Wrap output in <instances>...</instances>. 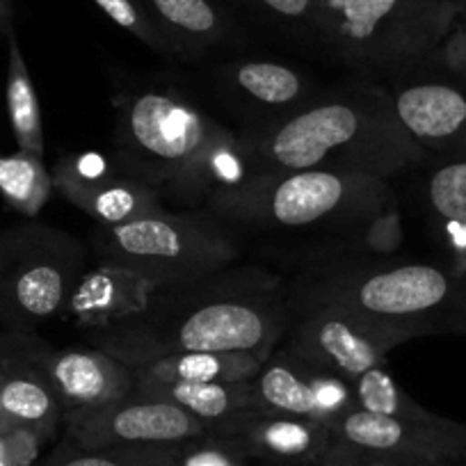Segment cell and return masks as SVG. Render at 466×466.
Masks as SVG:
<instances>
[{
	"instance_id": "cell-1",
	"label": "cell",
	"mask_w": 466,
	"mask_h": 466,
	"mask_svg": "<svg viewBox=\"0 0 466 466\" xmlns=\"http://www.w3.org/2000/svg\"><path fill=\"white\" fill-rule=\"evenodd\" d=\"M293 322L289 290L261 268H224L160 286L131 320L89 334V345L128 366L178 352H257L270 357Z\"/></svg>"
},
{
	"instance_id": "cell-2",
	"label": "cell",
	"mask_w": 466,
	"mask_h": 466,
	"mask_svg": "<svg viewBox=\"0 0 466 466\" xmlns=\"http://www.w3.org/2000/svg\"><path fill=\"white\" fill-rule=\"evenodd\" d=\"M257 174L327 169L396 178L430 154L398 116L391 92L360 85L313 98L302 110L240 133Z\"/></svg>"
},
{
	"instance_id": "cell-3",
	"label": "cell",
	"mask_w": 466,
	"mask_h": 466,
	"mask_svg": "<svg viewBox=\"0 0 466 466\" xmlns=\"http://www.w3.org/2000/svg\"><path fill=\"white\" fill-rule=\"evenodd\" d=\"M290 309L336 307L423 336H466V270L437 263L334 257L299 272Z\"/></svg>"
},
{
	"instance_id": "cell-4",
	"label": "cell",
	"mask_w": 466,
	"mask_h": 466,
	"mask_svg": "<svg viewBox=\"0 0 466 466\" xmlns=\"http://www.w3.org/2000/svg\"><path fill=\"white\" fill-rule=\"evenodd\" d=\"M115 163L160 197L187 204L201 163L231 128L177 89L145 87L112 98Z\"/></svg>"
},
{
	"instance_id": "cell-5",
	"label": "cell",
	"mask_w": 466,
	"mask_h": 466,
	"mask_svg": "<svg viewBox=\"0 0 466 466\" xmlns=\"http://www.w3.org/2000/svg\"><path fill=\"white\" fill-rule=\"evenodd\" d=\"M398 204L391 181L369 174L298 169L257 174L243 187L215 197L206 210L231 227L263 231L360 228Z\"/></svg>"
},
{
	"instance_id": "cell-6",
	"label": "cell",
	"mask_w": 466,
	"mask_h": 466,
	"mask_svg": "<svg viewBox=\"0 0 466 466\" xmlns=\"http://www.w3.org/2000/svg\"><path fill=\"white\" fill-rule=\"evenodd\" d=\"M460 12L452 0H316L311 28L357 69L405 74L434 56Z\"/></svg>"
},
{
	"instance_id": "cell-7",
	"label": "cell",
	"mask_w": 466,
	"mask_h": 466,
	"mask_svg": "<svg viewBox=\"0 0 466 466\" xmlns=\"http://www.w3.org/2000/svg\"><path fill=\"white\" fill-rule=\"evenodd\" d=\"M96 263L137 272L158 286L201 279L233 266L240 245L231 224L208 213L163 208L131 222L101 227L87 238Z\"/></svg>"
},
{
	"instance_id": "cell-8",
	"label": "cell",
	"mask_w": 466,
	"mask_h": 466,
	"mask_svg": "<svg viewBox=\"0 0 466 466\" xmlns=\"http://www.w3.org/2000/svg\"><path fill=\"white\" fill-rule=\"evenodd\" d=\"M87 248L48 224L0 231V322L5 331L33 334L65 316L76 281L87 268Z\"/></svg>"
},
{
	"instance_id": "cell-9",
	"label": "cell",
	"mask_w": 466,
	"mask_h": 466,
	"mask_svg": "<svg viewBox=\"0 0 466 466\" xmlns=\"http://www.w3.org/2000/svg\"><path fill=\"white\" fill-rule=\"evenodd\" d=\"M410 340L414 339L407 331L348 309L304 307L293 309L281 345L350 382L387 364L389 352Z\"/></svg>"
},
{
	"instance_id": "cell-10",
	"label": "cell",
	"mask_w": 466,
	"mask_h": 466,
	"mask_svg": "<svg viewBox=\"0 0 466 466\" xmlns=\"http://www.w3.org/2000/svg\"><path fill=\"white\" fill-rule=\"evenodd\" d=\"M65 420L71 441L80 448L183 443L210 432L186 410L137 389L110 405L69 411Z\"/></svg>"
},
{
	"instance_id": "cell-11",
	"label": "cell",
	"mask_w": 466,
	"mask_h": 466,
	"mask_svg": "<svg viewBox=\"0 0 466 466\" xmlns=\"http://www.w3.org/2000/svg\"><path fill=\"white\" fill-rule=\"evenodd\" d=\"M252 389L257 410L298 416L327 428L357 410L348 380L293 355L284 345L263 361L261 370L254 375Z\"/></svg>"
},
{
	"instance_id": "cell-12",
	"label": "cell",
	"mask_w": 466,
	"mask_h": 466,
	"mask_svg": "<svg viewBox=\"0 0 466 466\" xmlns=\"http://www.w3.org/2000/svg\"><path fill=\"white\" fill-rule=\"evenodd\" d=\"M331 432L340 443L378 455L437 466L466 460V425L443 416L414 420L352 410L331 425Z\"/></svg>"
},
{
	"instance_id": "cell-13",
	"label": "cell",
	"mask_w": 466,
	"mask_h": 466,
	"mask_svg": "<svg viewBox=\"0 0 466 466\" xmlns=\"http://www.w3.org/2000/svg\"><path fill=\"white\" fill-rule=\"evenodd\" d=\"M53 190L101 227L131 222L163 210V197L127 174L112 172L98 154L65 156L51 169Z\"/></svg>"
},
{
	"instance_id": "cell-14",
	"label": "cell",
	"mask_w": 466,
	"mask_h": 466,
	"mask_svg": "<svg viewBox=\"0 0 466 466\" xmlns=\"http://www.w3.org/2000/svg\"><path fill=\"white\" fill-rule=\"evenodd\" d=\"M400 122L430 156H466V80L425 78L391 92Z\"/></svg>"
},
{
	"instance_id": "cell-15",
	"label": "cell",
	"mask_w": 466,
	"mask_h": 466,
	"mask_svg": "<svg viewBox=\"0 0 466 466\" xmlns=\"http://www.w3.org/2000/svg\"><path fill=\"white\" fill-rule=\"evenodd\" d=\"M46 340L35 334L0 336V405L10 423L56 430L62 405L46 370Z\"/></svg>"
},
{
	"instance_id": "cell-16",
	"label": "cell",
	"mask_w": 466,
	"mask_h": 466,
	"mask_svg": "<svg viewBox=\"0 0 466 466\" xmlns=\"http://www.w3.org/2000/svg\"><path fill=\"white\" fill-rule=\"evenodd\" d=\"M215 80L228 101L252 115L249 127L293 115L322 94L307 74L275 60L231 62Z\"/></svg>"
},
{
	"instance_id": "cell-17",
	"label": "cell",
	"mask_w": 466,
	"mask_h": 466,
	"mask_svg": "<svg viewBox=\"0 0 466 466\" xmlns=\"http://www.w3.org/2000/svg\"><path fill=\"white\" fill-rule=\"evenodd\" d=\"M210 432L236 441L245 455H261L286 464L325 466L336 443L334 432L327 425L268 410L236 414Z\"/></svg>"
},
{
	"instance_id": "cell-18",
	"label": "cell",
	"mask_w": 466,
	"mask_h": 466,
	"mask_svg": "<svg viewBox=\"0 0 466 466\" xmlns=\"http://www.w3.org/2000/svg\"><path fill=\"white\" fill-rule=\"evenodd\" d=\"M158 290L156 281L137 272L96 263L94 268H85L78 277L62 318L89 334L110 329L145 311Z\"/></svg>"
},
{
	"instance_id": "cell-19",
	"label": "cell",
	"mask_w": 466,
	"mask_h": 466,
	"mask_svg": "<svg viewBox=\"0 0 466 466\" xmlns=\"http://www.w3.org/2000/svg\"><path fill=\"white\" fill-rule=\"evenodd\" d=\"M46 370L62 405V416L96 410L136 391L133 366L92 345L85 350L48 348Z\"/></svg>"
},
{
	"instance_id": "cell-20",
	"label": "cell",
	"mask_w": 466,
	"mask_h": 466,
	"mask_svg": "<svg viewBox=\"0 0 466 466\" xmlns=\"http://www.w3.org/2000/svg\"><path fill=\"white\" fill-rule=\"evenodd\" d=\"M268 357L257 352H178L133 366L142 382H249Z\"/></svg>"
},
{
	"instance_id": "cell-21",
	"label": "cell",
	"mask_w": 466,
	"mask_h": 466,
	"mask_svg": "<svg viewBox=\"0 0 466 466\" xmlns=\"http://www.w3.org/2000/svg\"><path fill=\"white\" fill-rule=\"evenodd\" d=\"M136 389L181 407L210 430L231 416L257 410L252 380L249 382H142L136 384Z\"/></svg>"
},
{
	"instance_id": "cell-22",
	"label": "cell",
	"mask_w": 466,
	"mask_h": 466,
	"mask_svg": "<svg viewBox=\"0 0 466 466\" xmlns=\"http://www.w3.org/2000/svg\"><path fill=\"white\" fill-rule=\"evenodd\" d=\"M156 24L178 46L181 56H197L228 37V19L213 0H142Z\"/></svg>"
},
{
	"instance_id": "cell-23",
	"label": "cell",
	"mask_w": 466,
	"mask_h": 466,
	"mask_svg": "<svg viewBox=\"0 0 466 466\" xmlns=\"http://www.w3.org/2000/svg\"><path fill=\"white\" fill-rule=\"evenodd\" d=\"M7 115H10V127L15 133V140L19 149L30 154L44 156V124L42 107H39L35 83L30 78L28 65H25L24 51L19 46L16 33L12 30L7 35Z\"/></svg>"
},
{
	"instance_id": "cell-24",
	"label": "cell",
	"mask_w": 466,
	"mask_h": 466,
	"mask_svg": "<svg viewBox=\"0 0 466 466\" xmlns=\"http://www.w3.org/2000/svg\"><path fill=\"white\" fill-rule=\"evenodd\" d=\"M51 172L44 165V156L30 151L0 154V197L16 213L35 218L53 195Z\"/></svg>"
},
{
	"instance_id": "cell-25",
	"label": "cell",
	"mask_w": 466,
	"mask_h": 466,
	"mask_svg": "<svg viewBox=\"0 0 466 466\" xmlns=\"http://www.w3.org/2000/svg\"><path fill=\"white\" fill-rule=\"evenodd\" d=\"M350 387L355 393L357 410L370 411V414L398 416V419H414V420H434L437 414L425 410L423 405L414 400L405 389L387 373L384 366L366 370L360 378L350 380Z\"/></svg>"
},
{
	"instance_id": "cell-26",
	"label": "cell",
	"mask_w": 466,
	"mask_h": 466,
	"mask_svg": "<svg viewBox=\"0 0 466 466\" xmlns=\"http://www.w3.org/2000/svg\"><path fill=\"white\" fill-rule=\"evenodd\" d=\"M425 201L439 224L466 222V156H439L425 181Z\"/></svg>"
},
{
	"instance_id": "cell-27",
	"label": "cell",
	"mask_w": 466,
	"mask_h": 466,
	"mask_svg": "<svg viewBox=\"0 0 466 466\" xmlns=\"http://www.w3.org/2000/svg\"><path fill=\"white\" fill-rule=\"evenodd\" d=\"M181 443H147V446L80 448L65 452L56 466H169L177 461Z\"/></svg>"
},
{
	"instance_id": "cell-28",
	"label": "cell",
	"mask_w": 466,
	"mask_h": 466,
	"mask_svg": "<svg viewBox=\"0 0 466 466\" xmlns=\"http://www.w3.org/2000/svg\"><path fill=\"white\" fill-rule=\"evenodd\" d=\"M94 5L122 30L149 46L154 53L160 56H181L177 44L165 35V30L156 24L154 16L149 15L142 0H92Z\"/></svg>"
},
{
	"instance_id": "cell-29",
	"label": "cell",
	"mask_w": 466,
	"mask_h": 466,
	"mask_svg": "<svg viewBox=\"0 0 466 466\" xmlns=\"http://www.w3.org/2000/svg\"><path fill=\"white\" fill-rule=\"evenodd\" d=\"M361 249L370 254H393L402 243V218L398 204L370 218L360 228Z\"/></svg>"
},
{
	"instance_id": "cell-30",
	"label": "cell",
	"mask_w": 466,
	"mask_h": 466,
	"mask_svg": "<svg viewBox=\"0 0 466 466\" xmlns=\"http://www.w3.org/2000/svg\"><path fill=\"white\" fill-rule=\"evenodd\" d=\"M53 430L12 423L0 430V466H25Z\"/></svg>"
},
{
	"instance_id": "cell-31",
	"label": "cell",
	"mask_w": 466,
	"mask_h": 466,
	"mask_svg": "<svg viewBox=\"0 0 466 466\" xmlns=\"http://www.w3.org/2000/svg\"><path fill=\"white\" fill-rule=\"evenodd\" d=\"M210 434L215 437V441L190 448L186 455H177V461H181V466H243L245 451L238 443L218 432Z\"/></svg>"
},
{
	"instance_id": "cell-32",
	"label": "cell",
	"mask_w": 466,
	"mask_h": 466,
	"mask_svg": "<svg viewBox=\"0 0 466 466\" xmlns=\"http://www.w3.org/2000/svg\"><path fill=\"white\" fill-rule=\"evenodd\" d=\"M325 466H437V464H425V461L402 460V457H389V455H378V452L360 451V448H352L348 446V443H340L339 439H336Z\"/></svg>"
},
{
	"instance_id": "cell-33",
	"label": "cell",
	"mask_w": 466,
	"mask_h": 466,
	"mask_svg": "<svg viewBox=\"0 0 466 466\" xmlns=\"http://www.w3.org/2000/svg\"><path fill=\"white\" fill-rule=\"evenodd\" d=\"M439 60V65L443 66L448 76L452 78L466 80V19L460 16L452 25V30L448 33V37L443 39L441 46L434 51V56Z\"/></svg>"
},
{
	"instance_id": "cell-34",
	"label": "cell",
	"mask_w": 466,
	"mask_h": 466,
	"mask_svg": "<svg viewBox=\"0 0 466 466\" xmlns=\"http://www.w3.org/2000/svg\"><path fill=\"white\" fill-rule=\"evenodd\" d=\"M261 10L289 24H302L311 28L316 16V0H254Z\"/></svg>"
},
{
	"instance_id": "cell-35",
	"label": "cell",
	"mask_w": 466,
	"mask_h": 466,
	"mask_svg": "<svg viewBox=\"0 0 466 466\" xmlns=\"http://www.w3.org/2000/svg\"><path fill=\"white\" fill-rule=\"evenodd\" d=\"M15 30V10H12V0H0V35H7Z\"/></svg>"
},
{
	"instance_id": "cell-36",
	"label": "cell",
	"mask_w": 466,
	"mask_h": 466,
	"mask_svg": "<svg viewBox=\"0 0 466 466\" xmlns=\"http://www.w3.org/2000/svg\"><path fill=\"white\" fill-rule=\"evenodd\" d=\"M7 425H12V423H10V420H7L5 411H3V405H0V430H5Z\"/></svg>"
},
{
	"instance_id": "cell-37",
	"label": "cell",
	"mask_w": 466,
	"mask_h": 466,
	"mask_svg": "<svg viewBox=\"0 0 466 466\" xmlns=\"http://www.w3.org/2000/svg\"><path fill=\"white\" fill-rule=\"evenodd\" d=\"M460 16H464V19H466V3H464V5H461V12H460Z\"/></svg>"
},
{
	"instance_id": "cell-38",
	"label": "cell",
	"mask_w": 466,
	"mask_h": 466,
	"mask_svg": "<svg viewBox=\"0 0 466 466\" xmlns=\"http://www.w3.org/2000/svg\"><path fill=\"white\" fill-rule=\"evenodd\" d=\"M452 3H460V5H464L466 0H452Z\"/></svg>"
}]
</instances>
